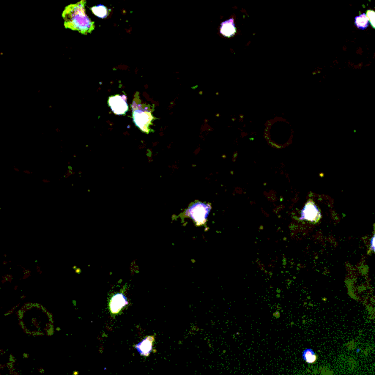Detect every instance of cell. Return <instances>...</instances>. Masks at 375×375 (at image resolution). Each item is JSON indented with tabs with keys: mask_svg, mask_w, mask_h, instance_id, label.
I'll return each instance as SVG.
<instances>
[{
	"mask_svg": "<svg viewBox=\"0 0 375 375\" xmlns=\"http://www.w3.org/2000/svg\"><path fill=\"white\" fill-rule=\"evenodd\" d=\"M322 214L320 210L312 200H309L306 203L301 212H300V221H306L311 223H317L319 222Z\"/></svg>",
	"mask_w": 375,
	"mask_h": 375,
	"instance_id": "cell-4",
	"label": "cell"
},
{
	"mask_svg": "<svg viewBox=\"0 0 375 375\" xmlns=\"http://www.w3.org/2000/svg\"><path fill=\"white\" fill-rule=\"evenodd\" d=\"M131 109L132 117L136 126L147 134L153 131L151 129V125L155 117L152 114V106L141 101L138 92L134 95Z\"/></svg>",
	"mask_w": 375,
	"mask_h": 375,
	"instance_id": "cell-2",
	"label": "cell"
},
{
	"mask_svg": "<svg viewBox=\"0 0 375 375\" xmlns=\"http://www.w3.org/2000/svg\"><path fill=\"white\" fill-rule=\"evenodd\" d=\"M237 29L235 26L234 19H230L229 20L222 22L221 25L220 33L226 38H232L236 34Z\"/></svg>",
	"mask_w": 375,
	"mask_h": 375,
	"instance_id": "cell-8",
	"label": "cell"
},
{
	"mask_svg": "<svg viewBox=\"0 0 375 375\" xmlns=\"http://www.w3.org/2000/svg\"><path fill=\"white\" fill-rule=\"evenodd\" d=\"M355 25L361 30H366L369 25V20L366 14H361L355 18Z\"/></svg>",
	"mask_w": 375,
	"mask_h": 375,
	"instance_id": "cell-9",
	"label": "cell"
},
{
	"mask_svg": "<svg viewBox=\"0 0 375 375\" xmlns=\"http://www.w3.org/2000/svg\"><path fill=\"white\" fill-rule=\"evenodd\" d=\"M128 304V298L124 294L117 293L113 295L109 302V309L112 314H118Z\"/></svg>",
	"mask_w": 375,
	"mask_h": 375,
	"instance_id": "cell-6",
	"label": "cell"
},
{
	"mask_svg": "<svg viewBox=\"0 0 375 375\" xmlns=\"http://www.w3.org/2000/svg\"><path fill=\"white\" fill-rule=\"evenodd\" d=\"M155 340L154 336H147L140 342L135 344V349L141 356L147 357L150 355L153 349V342Z\"/></svg>",
	"mask_w": 375,
	"mask_h": 375,
	"instance_id": "cell-7",
	"label": "cell"
},
{
	"mask_svg": "<svg viewBox=\"0 0 375 375\" xmlns=\"http://www.w3.org/2000/svg\"><path fill=\"white\" fill-rule=\"evenodd\" d=\"M211 211V206L209 204L197 202L188 208L185 215L191 218L196 225L201 226L206 224Z\"/></svg>",
	"mask_w": 375,
	"mask_h": 375,
	"instance_id": "cell-3",
	"label": "cell"
},
{
	"mask_svg": "<svg viewBox=\"0 0 375 375\" xmlns=\"http://www.w3.org/2000/svg\"><path fill=\"white\" fill-rule=\"evenodd\" d=\"M92 12L93 13L94 15L98 17V18L106 19L107 18L109 14V10L106 7V6H94V7L90 9Z\"/></svg>",
	"mask_w": 375,
	"mask_h": 375,
	"instance_id": "cell-10",
	"label": "cell"
},
{
	"mask_svg": "<svg viewBox=\"0 0 375 375\" xmlns=\"http://www.w3.org/2000/svg\"><path fill=\"white\" fill-rule=\"evenodd\" d=\"M302 357H303V360L307 363H314L317 360V356L315 352L310 348L303 351Z\"/></svg>",
	"mask_w": 375,
	"mask_h": 375,
	"instance_id": "cell-11",
	"label": "cell"
},
{
	"mask_svg": "<svg viewBox=\"0 0 375 375\" xmlns=\"http://www.w3.org/2000/svg\"><path fill=\"white\" fill-rule=\"evenodd\" d=\"M366 14L368 20H369L370 25L373 28L375 29V11L373 10H368Z\"/></svg>",
	"mask_w": 375,
	"mask_h": 375,
	"instance_id": "cell-12",
	"label": "cell"
},
{
	"mask_svg": "<svg viewBox=\"0 0 375 375\" xmlns=\"http://www.w3.org/2000/svg\"><path fill=\"white\" fill-rule=\"evenodd\" d=\"M85 6V0L66 6L62 14L65 28L83 35L90 34L95 30V22L86 14Z\"/></svg>",
	"mask_w": 375,
	"mask_h": 375,
	"instance_id": "cell-1",
	"label": "cell"
},
{
	"mask_svg": "<svg viewBox=\"0 0 375 375\" xmlns=\"http://www.w3.org/2000/svg\"><path fill=\"white\" fill-rule=\"evenodd\" d=\"M370 249L375 253V233L370 241Z\"/></svg>",
	"mask_w": 375,
	"mask_h": 375,
	"instance_id": "cell-13",
	"label": "cell"
},
{
	"mask_svg": "<svg viewBox=\"0 0 375 375\" xmlns=\"http://www.w3.org/2000/svg\"><path fill=\"white\" fill-rule=\"evenodd\" d=\"M127 98L125 95H116L110 96L108 101V104L111 110L117 115H123L126 114L129 109Z\"/></svg>",
	"mask_w": 375,
	"mask_h": 375,
	"instance_id": "cell-5",
	"label": "cell"
},
{
	"mask_svg": "<svg viewBox=\"0 0 375 375\" xmlns=\"http://www.w3.org/2000/svg\"><path fill=\"white\" fill-rule=\"evenodd\" d=\"M359 352H360V349H356V352H357V353H358Z\"/></svg>",
	"mask_w": 375,
	"mask_h": 375,
	"instance_id": "cell-14",
	"label": "cell"
}]
</instances>
